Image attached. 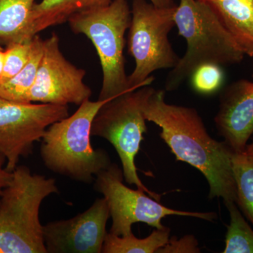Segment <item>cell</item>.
Instances as JSON below:
<instances>
[{"label":"cell","instance_id":"cell-8","mask_svg":"<svg viewBox=\"0 0 253 253\" xmlns=\"http://www.w3.org/2000/svg\"><path fill=\"white\" fill-rule=\"evenodd\" d=\"M123 169L115 163L101 171L94 179V189L101 193L109 205L112 218L110 233L126 236L132 233L135 223H144L156 229H163L162 219L168 216H182L213 221L217 218L215 212H189L178 211L160 204V201L148 196L142 189L134 190L123 183Z\"/></svg>","mask_w":253,"mask_h":253},{"label":"cell","instance_id":"cell-9","mask_svg":"<svg viewBox=\"0 0 253 253\" xmlns=\"http://www.w3.org/2000/svg\"><path fill=\"white\" fill-rule=\"evenodd\" d=\"M68 116V106L16 102L0 96V153L6 159V169L13 172L46 129Z\"/></svg>","mask_w":253,"mask_h":253},{"label":"cell","instance_id":"cell-22","mask_svg":"<svg viewBox=\"0 0 253 253\" xmlns=\"http://www.w3.org/2000/svg\"><path fill=\"white\" fill-rule=\"evenodd\" d=\"M198 240L193 235H186L177 239L169 238L167 244L157 251V253H199Z\"/></svg>","mask_w":253,"mask_h":253},{"label":"cell","instance_id":"cell-6","mask_svg":"<svg viewBox=\"0 0 253 253\" xmlns=\"http://www.w3.org/2000/svg\"><path fill=\"white\" fill-rule=\"evenodd\" d=\"M154 89L144 86L106 101L95 116L91 134L104 138L113 145L121 159L126 183L160 201L161 195L150 191L141 180L135 164L144 134L147 131L144 106Z\"/></svg>","mask_w":253,"mask_h":253},{"label":"cell","instance_id":"cell-17","mask_svg":"<svg viewBox=\"0 0 253 253\" xmlns=\"http://www.w3.org/2000/svg\"><path fill=\"white\" fill-rule=\"evenodd\" d=\"M169 227L156 229L149 236L139 239L133 233L126 236H116L107 233L101 253H157L169 239Z\"/></svg>","mask_w":253,"mask_h":253},{"label":"cell","instance_id":"cell-16","mask_svg":"<svg viewBox=\"0 0 253 253\" xmlns=\"http://www.w3.org/2000/svg\"><path fill=\"white\" fill-rule=\"evenodd\" d=\"M43 49L44 40L36 35L32 40L29 61L16 76L0 84V96L16 102L28 103V95L36 82Z\"/></svg>","mask_w":253,"mask_h":253},{"label":"cell","instance_id":"cell-5","mask_svg":"<svg viewBox=\"0 0 253 253\" xmlns=\"http://www.w3.org/2000/svg\"><path fill=\"white\" fill-rule=\"evenodd\" d=\"M131 21L127 0H113L108 6L82 11L68 20L71 31L84 35L99 56L103 73L100 101L134 90L129 87L124 56L126 33Z\"/></svg>","mask_w":253,"mask_h":253},{"label":"cell","instance_id":"cell-26","mask_svg":"<svg viewBox=\"0 0 253 253\" xmlns=\"http://www.w3.org/2000/svg\"><path fill=\"white\" fill-rule=\"evenodd\" d=\"M245 152L253 158V142L251 144H247L246 149H245Z\"/></svg>","mask_w":253,"mask_h":253},{"label":"cell","instance_id":"cell-1","mask_svg":"<svg viewBox=\"0 0 253 253\" xmlns=\"http://www.w3.org/2000/svg\"><path fill=\"white\" fill-rule=\"evenodd\" d=\"M145 119L161 129L160 136L178 161L188 163L204 174L209 198L236 204L232 170L233 150L225 141L210 135L197 110L168 104L166 90L154 89L144 108Z\"/></svg>","mask_w":253,"mask_h":253},{"label":"cell","instance_id":"cell-7","mask_svg":"<svg viewBox=\"0 0 253 253\" xmlns=\"http://www.w3.org/2000/svg\"><path fill=\"white\" fill-rule=\"evenodd\" d=\"M176 6L160 8L146 0H133L127 37L128 53L135 61L128 76L131 89L151 85L154 71L172 69L180 58L173 49L168 36L175 26Z\"/></svg>","mask_w":253,"mask_h":253},{"label":"cell","instance_id":"cell-21","mask_svg":"<svg viewBox=\"0 0 253 253\" xmlns=\"http://www.w3.org/2000/svg\"><path fill=\"white\" fill-rule=\"evenodd\" d=\"M195 90L203 94L215 92L224 81V74L221 66L208 63L196 68L191 76Z\"/></svg>","mask_w":253,"mask_h":253},{"label":"cell","instance_id":"cell-13","mask_svg":"<svg viewBox=\"0 0 253 253\" xmlns=\"http://www.w3.org/2000/svg\"><path fill=\"white\" fill-rule=\"evenodd\" d=\"M211 6L245 55L253 57V0H201Z\"/></svg>","mask_w":253,"mask_h":253},{"label":"cell","instance_id":"cell-2","mask_svg":"<svg viewBox=\"0 0 253 253\" xmlns=\"http://www.w3.org/2000/svg\"><path fill=\"white\" fill-rule=\"evenodd\" d=\"M174 21L179 34L185 39L187 48L168 73L165 83L166 91L176 90L202 65L231 66L244 60V51L204 1L180 0Z\"/></svg>","mask_w":253,"mask_h":253},{"label":"cell","instance_id":"cell-11","mask_svg":"<svg viewBox=\"0 0 253 253\" xmlns=\"http://www.w3.org/2000/svg\"><path fill=\"white\" fill-rule=\"evenodd\" d=\"M110 217L109 205L102 198L76 217L47 223L43 226L47 253H101Z\"/></svg>","mask_w":253,"mask_h":253},{"label":"cell","instance_id":"cell-10","mask_svg":"<svg viewBox=\"0 0 253 253\" xmlns=\"http://www.w3.org/2000/svg\"><path fill=\"white\" fill-rule=\"evenodd\" d=\"M86 71L63 56L59 38L53 33L44 40V49L38 74L28 95V103L68 106L90 99L91 89L84 83Z\"/></svg>","mask_w":253,"mask_h":253},{"label":"cell","instance_id":"cell-3","mask_svg":"<svg viewBox=\"0 0 253 253\" xmlns=\"http://www.w3.org/2000/svg\"><path fill=\"white\" fill-rule=\"evenodd\" d=\"M109 100H86L73 115L53 123L46 129L42 138L41 153L48 169L90 184L95 176L111 166L109 154L102 149H93L91 144L95 116Z\"/></svg>","mask_w":253,"mask_h":253},{"label":"cell","instance_id":"cell-12","mask_svg":"<svg viewBox=\"0 0 253 253\" xmlns=\"http://www.w3.org/2000/svg\"><path fill=\"white\" fill-rule=\"evenodd\" d=\"M214 121L218 134L233 151L244 152L253 134V81L240 80L226 86Z\"/></svg>","mask_w":253,"mask_h":253},{"label":"cell","instance_id":"cell-20","mask_svg":"<svg viewBox=\"0 0 253 253\" xmlns=\"http://www.w3.org/2000/svg\"><path fill=\"white\" fill-rule=\"evenodd\" d=\"M31 42L16 43L5 48L4 68L0 84L14 78L26 66L31 56Z\"/></svg>","mask_w":253,"mask_h":253},{"label":"cell","instance_id":"cell-15","mask_svg":"<svg viewBox=\"0 0 253 253\" xmlns=\"http://www.w3.org/2000/svg\"><path fill=\"white\" fill-rule=\"evenodd\" d=\"M36 0H0V44L29 42L34 38L31 18Z\"/></svg>","mask_w":253,"mask_h":253},{"label":"cell","instance_id":"cell-25","mask_svg":"<svg viewBox=\"0 0 253 253\" xmlns=\"http://www.w3.org/2000/svg\"><path fill=\"white\" fill-rule=\"evenodd\" d=\"M5 57V49L0 44V77L3 72V68H4Z\"/></svg>","mask_w":253,"mask_h":253},{"label":"cell","instance_id":"cell-18","mask_svg":"<svg viewBox=\"0 0 253 253\" xmlns=\"http://www.w3.org/2000/svg\"><path fill=\"white\" fill-rule=\"evenodd\" d=\"M232 170L236 186V205L253 225V158L234 152Z\"/></svg>","mask_w":253,"mask_h":253},{"label":"cell","instance_id":"cell-23","mask_svg":"<svg viewBox=\"0 0 253 253\" xmlns=\"http://www.w3.org/2000/svg\"><path fill=\"white\" fill-rule=\"evenodd\" d=\"M6 163L4 156L0 153V194L3 189L8 186L12 179L13 173L9 172L6 168H4V164Z\"/></svg>","mask_w":253,"mask_h":253},{"label":"cell","instance_id":"cell-24","mask_svg":"<svg viewBox=\"0 0 253 253\" xmlns=\"http://www.w3.org/2000/svg\"><path fill=\"white\" fill-rule=\"evenodd\" d=\"M151 4L160 8H170L176 6L173 0H149Z\"/></svg>","mask_w":253,"mask_h":253},{"label":"cell","instance_id":"cell-4","mask_svg":"<svg viewBox=\"0 0 253 253\" xmlns=\"http://www.w3.org/2000/svg\"><path fill=\"white\" fill-rule=\"evenodd\" d=\"M0 194V253H47L40 208L58 193L56 181L17 166Z\"/></svg>","mask_w":253,"mask_h":253},{"label":"cell","instance_id":"cell-19","mask_svg":"<svg viewBox=\"0 0 253 253\" xmlns=\"http://www.w3.org/2000/svg\"><path fill=\"white\" fill-rule=\"evenodd\" d=\"M230 216L223 253H253V230L235 203L225 204Z\"/></svg>","mask_w":253,"mask_h":253},{"label":"cell","instance_id":"cell-14","mask_svg":"<svg viewBox=\"0 0 253 253\" xmlns=\"http://www.w3.org/2000/svg\"><path fill=\"white\" fill-rule=\"evenodd\" d=\"M113 0H42L33 6L32 33L39 34L48 28L68 22L73 15L111 4Z\"/></svg>","mask_w":253,"mask_h":253}]
</instances>
